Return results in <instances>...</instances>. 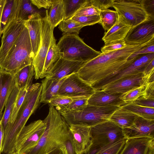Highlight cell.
<instances>
[{"mask_svg":"<svg viewBox=\"0 0 154 154\" xmlns=\"http://www.w3.org/2000/svg\"><path fill=\"white\" fill-rule=\"evenodd\" d=\"M153 40L142 44L127 45L125 48L100 54L83 64L76 74L92 86L105 78L127 67L137 57L128 61L134 52Z\"/></svg>","mask_w":154,"mask_h":154,"instance_id":"obj_1","label":"cell"},{"mask_svg":"<svg viewBox=\"0 0 154 154\" xmlns=\"http://www.w3.org/2000/svg\"><path fill=\"white\" fill-rule=\"evenodd\" d=\"M42 89L41 83H38L32 85L28 90L15 121L4 134L2 153L10 154L13 151L21 131L40 105Z\"/></svg>","mask_w":154,"mask_h":154,"instance_id":"obj_2","label":"cell"},{"mask_svg":"<svg viewBox=\"0 0 154 154\" xmlns=\"http://www.w3.org/2000/svg\"><path fill=\"white\" fill-rule=\"evenodd\" d=\"M45 130L37 145L27 154H46L63 145L69 133V125L55 107L50 106L43 120Z\"/></svg>","mask_w":154,"mask_h":154,"instance_id":"obj_3","label":"cell"},{"mask_svg":"<svg viewBox=\"0 0 154 154\" xmlns=\"http://www.w3.org/2000/svg\"><path fill=\"white\" fill-rule=\"evenodd\" d=\"M34 57L28 31L25 26L0 65V70L14 75L32 64Z\"/></svg>","mask_w":154,"mask_h":154,"instance_id":"obj_4","label":"cell"},{"mask_svg":"<svg viewBox=\"0 0 154 154\" xmlns=\"http://www.w3.org/2000/svg\"><path fill=\"white\" fill-rule=\"evenodd\" d=\"M121 106H97L88 104L76 111H58L69 125L83 124L91 127L109 120L113 113Z\"/></svg>","mask_w":154,"mask_h":154,"instance_id":"obj_5","label":"cell"},{"mask_svg":"<svg viewBox=\"0 0 154 154\" xmlns=\"http://www.w3.org/2000/svg\"><path fill=\"white\" fill-rule=\"evenodd\" d=\"M57 45L60 57L70 60L86 62L101 53L87 45L76 34L63 35Z\"/></svg>","mask_w":154,"mask_h":154,"instance_id":"obj_6","label":"cell"},{"mask_svg":"<svg viewBox=\"0 0 154 154\" xmlns=\"http://www.w3.org/2000/svg\"><path fill=\"white\" fill-rule=\"evenodd\" d=\"M90 134L91 144L90 148L100 150L126 139L122 129L109 120L90 127Z\"/></svg>","mask_w":154,"mask_h":154,"instance_id":"obj_7","label":"cell"},{"mask_svg":"<svg viewBox=\"0 0 154 154\" xmlns=\"http://www.w3.org/2000/svg\"><path fill=\"white\" fill-rule=\"evenodd\" d=\"M112 7L118 14V20L131 27L149 17L141 0H114Z\"/></svg>","mask_w":154,"mask_h":154,"instance_id":"obj_8","label":"cell"},{"mask_svg":"<svg viewBox=\"0 0 154 154\" xmlns=\"http://www.w3.org/2000/svg\"><path fill=\"white\" fill-rule=\"evenodd\" d=\"M45 128V122L40 119L25 126L17 138L11 154H27L37 145Z\"/></svg>","mask_w":154,"mask_h":154,"instance_id":"obj_9","label":"cell"},{"mask_svg":"<svg viewBox=\"0 0 154 154\" xmlns=\"http://www.w3.org/2000/svg\"><path fill=\"white\" fill-rule=\"evenodd\" d=\"M54 29L50 24L48 12L45 11V16L42 19V33L40 45L38 51L33 59L32 64L36 79L43 78V70L46 57L48 51Z\"/></svg>","mask_w":154,"mask_h":154,"instance_id":"obj_10","label":"cell"},{"mask_svg":"<svg viewBox=\"0 0 154 154\" xmlns=\"http://www.w3.org/2000/svg\"><path fill=\"white\" fill-rule=\"evenodd\" d=\"M154 59V53L139 55L129 66L92 85L94 90H100L106 85L130 75L143 73L147 64Z\"/></svg>","mask_w":154,"mask_h":154,"instance_id":"obj_11","label":"cell"},{"mask_svg":"<svg viewBox=\"0 0 154 154\" xmlns=\"http://www.w3.org/2000/svg\"><path fill=\"white\" fill-rule=\"evenodd\" d=\"M154 39V18L149 17L145 21L131 27L125 41L127 45L142 44Z\"/></svg>","mask_w":154,"mask_h":154,"instance_id":"obj_12","label":"cell"},{"mask_svg":"<svg viewBox=\"0 0 154 154\" xmlns=\"http://www.w3.org/2000/svg\"><path fill=\"white\" fill-rule=\"evenodd\" d=\"M94 91L91 86L80 78L76 73H74L63 82L57 94L91 96Z\"/></svg>","mask_w":154,"mask_h":154,"instance_id":"obj_13","label":"cell"},{"mask_svg":"<svg viewBox=\"0 0 154 154\" xmlns=\"http://www.w3.org/2000/svg\"><path fill=\"white\" fill-rule=\"evenodd\" d=\"M69 128L76 154H84L91 144L90 127L83 124H71Z\"/></svg>","mask_w":154,"mask_h":154,"instance_id":"obj_14","label":"cell"},{"mask_svg":"<svg viewBox=\"0 0 154 154\" xmlns=\"http://www.w3.org/2000/svg\"><path fill=\"white\" fill-rule=\"evenodd\" d=\"M25 27L24 21L15 19L3 32L0 47V65Z\"/></svg>","mask_w":154,"mask_h":154,"instance_id":"obj_15","label":"cell"},{"mask_svg":"<svg viewBox=\"0 0 154 154\" xmlns=\"http://www.w3.org/2000/svg\"><path fill=\"white\" fill-rule=\"evenodd\" d=\"M147 80V77L140 73L116 81L101 90L109 93L122 94L134 88L146 85Z\"/></svg>","mask_w":154,"mask_h":154,"instance_id":"obj_16","label":"cell"},{"mask_svg":"<svg viewBox=\"0 0 154 154\" xmlns=\"http://www.w3.org/2000/svg\"><path fill=\"white\" fill-rule=\"evenodd\" d=\"M85 63L69 60L60 57L53 66L45 78L55 80L60 79L76 73Z\"/></svg>","mask_w":154,"mask_h":154,"instance_id":"obj_17","label":"cell"},{"mask_svg":"<svg viewBox=\"0 0 154 154\" xmlns=\"http://www.w3.org/2000/svg\"><path fill=\"white\" fill-rule=\"evenodd\" d=\"M122 129L126 139L143 137L154 138V120L137 116L131 126Z\"/></svg>","mask_w":154,"mask_h":154,"instance_id":"obj_18","label":"cell"},{"mask_svg":"<svg viewBox=\"0 0 154 154\" xmlns=\"http://www.w3.org/2000/svg\"><path fill=\"white\" fill-rule=\"evenodd\" d=\"M42 17L39 13L29 16L24 21L28 29L34 57L37 54L41 43Z\"/></svg>","mask_w":154,"mask_h":154,"instance_id":"obj_19","label":"cell"},{"mask_svg":"<svg viewBox=\"0 0 154 154\" xmlns=\"http://www.w3.org/2000/svg\"><path fill=\"white\" fill-rule=\"evenodd\" d=\"M122 94L109 93L102 90H95L94 93L88 98V104L101 106H122L128 103L120 99Z\"/></svg>","mask_w":154,"mask_h":154,"instance_id":"obj_20","label":"cell"},{"mask_svg":"<svg viewBox=\"0 0 154 154\" xmlns=\"http://www.w3.org/2000/svg\"><path fill=\"white\" fill-rule=\"evenodd\" d=\"M154 139L149 137L127 139L119 154H146Z\"/></svg>","mask_w":154,"mask_h":154,"instance_id":"obj_21","label":"cell"},{"mask_svg":"<svg viewBox=\"0 0 154 154\" xmlns=\"http://www.w3.org/2000/svg\"><path fill=\"white\" fill-rule=\"evenodd\" d=\"M16 86L14 75L0 70V122L6 103Z\"/></svg>","mask_w":154,"mask_h":154,"instance_id":"obj_22","label":"cell"},{"mask_svg":"<svg viewBox=\"0 0 154 154\" xmlns=\"http://www.w3.org/2000/svg\"><path fill=\"white\" fill-rule=\"evenodd\" d=\"M69 76L58 80L46 78L43 79L41 83L42 89L40 103H48L53 97L58 94L62 83Z\"/></svg>","mask_w":154,"mask_h":154,"instance_id":"obj_23","label":"cell"},{"mask_svg":"<svg viewBox=\"0 0 154 154\" xmlns=\"http://www.w3.org/2000/svg\"><path fill=\"white\" fill-rule=\"evenodd\" d=\"M16 86L19 90L28 89L32 85L34 70L32 64L23 68L14 75Z\"/></svg>","mask_w":154,"mask_h":154,"instance_id":"obj_24","label":"cell"},{"mask_svg":"<svg viewBox=\"0 0 154 154\" xmlns=\"http://www.w3.org/2000/svg\"><path fill=\"white\" fill-rule=\"evenodd\" d=\"M137 116L121 106L113 113L109 120L123 129L131 126Z\"/></svg>","mask_w":154,"mask_h":154,"instance_id":"obj_25","label":"cell"},{"mask_svg":"<svg viewBox=\"0 0 154 154\" xmlns=\"http://www.w3.org/2000/svg\"><path fill=\"white\" fill-rule=\"evenodd\" d=\"M131 27L118 20L110 29L105 32L102 39L105 44L112 41L124 40Z\"/></svg>","mask_w":154,"mask_h":154,"instance_id":"obj_26","label":"cell"},{"mask_svg":"<svg viewBox=\"0 0 154 154\" xmlns=\"http://www.w3.org/2000/svg\"><path fill=\"white\" fill-rule=\"evenodd\" d=\"M18 0H6L1 17V30L2 34L14 20L16 19Z\"/></svg>","mask_w":154,"mask_h":154,"instance_id":"obj_27","label":"cell"},{"mask_svg":"<svg viewBox=\"0 0 154 154\" xmlns=\"http://www.w3.org/2000/svg\"><path fill=\"white\" fill-rule=\"evenodd\" d=\"M48 19L51 27L54 29L64 19L63 0H54L48 13Z\"/></svg>","mask_w":154,"mask_h":154,"instance_id":"obj_28","label":"cell"},{"mask_svg":"<svg viewBox=\"0 0 154 154\" xmlns=\"http://www.w3.org/2000/svg\"><path fill=\"white\" fill-rule=\"evenodd\" d=\"M60 57V54L53 34L45 59L43 70L44 77H45L53 66Z\"/></svg>","mask_w":154,"mask_h":154,"instance_id":"obj_29","label":"cell"},{"mask_svg":"<svg viewBox=\"0 0 154 154\" xmlns=\"http://www.w3.org/2000/svg\"><path fill=\"white\" fill-rule=\"evenodd\" d=\"M31 0H18L16 20L24 21L32 15L40 12L33 6Z\"/></svg>","mask_w":154,"mask_h":154,"instance_id":"obj_30","label":"cell"},{"mask_svg":"<svg viewBox=\"0 0 154 154\" xmlns=\"http://www.w3.org/2000/svg\"><path fill=\"white\" fill-rule=\"evenodd\" d=\"M19 91L16 86L11 94L5 104L4 112L1 121L4 133L8 126L15 101Z\"/></svg>","mask_w":154,"mask_h":154,"instance_id":"obj_31","label":"cell"},{"mask_svg":"<svg viewBox=\"0 0 154 154\" xmlns=\"http://www.w3.org/2000/svg\"><path fill=\"white\" fill-rule=\"evenodd\" d=\"M90 96L57 94L53 97L48 104L49 106L55 107L56 109L58 110L64 108L74 100L82 98H89Z\"/></svg>","mask_w":154,"mask_h":154,"instance_id":"obj_32","label":"cell"},{"mask_svg":"<svg viewBox=\"0 0 154 154\" xmlns=\"http://www.w3.org/2000/svg\"><path fill=\"white\" fill-rule=\"evenodd\" d=\"M122 107L137 116L146 119L154 120V108L142 106L133 103H128Z\"/></svg>","mask_w":154,"mask_h":154,"instance_id":"obj_33","label":"cell"},{"mask_svg":"<svg viewBox=\"0 0 154 154\" xmlns=\"http://www.w3.org/2000/svg\"><path fill=\"white\" fill-rule=\"evenodd\" d=\"M99 23L105 32L110 29L117 22L118 20V14L116 11L107 9L100 11Z\"/></svg>","mask_w":154,"mask_h":154,"instance_id":"obj_34","label":"cell"},{"mask_svg":"<svg viewBox=\"0 0 154 154\" xmlns=\"http://www.w3.org/2000/svg\"><path fill=\"white\" fill-rule=\"evenodd\" d=\"M64 19L71 18L81 8L85 6L89 0H63Z\"/></svg>","mask_w":154,"mask_h":154,"instance_id":"obj_35","label":"cell"},{"mask_svg":"<svg viewBox=\"0 0 154 154\" xmlns=\"http://www.w3.org/2000/svg\"><path fill=\"white\" fill-rule=\"evenodd\" d=\"M58 28L63 32V35L69 34L78 35L84 26L71 19H64L59 24Z\"/></svg>","mask_w":154,"mask_h":154,"instance_id":"obj_36","label":"cell"},{"mask_svg":"<svg viewBox=\"0 0 154 154\" xmlns=\"http://www.w3.org/2000/svg\"><path fill=\"white\" fill-rule=\"evenodd\" d=\"M146 85L134 88L122 94L120 99L127 103L133 102L143 95Z\"/></svg>","mask_w":154,"mask_h":154,"instance_id":"obj_37","label":"cell"},{"mask_svg":"<svg viewBox=\"0 0 154 154\" xmlns=\"http://www.w3.org/2000/svg\"><path fill=\"white\" fill-rule=\"evenodd\" d=\"M28 90L24 89L19 90L10 118L9 124L6 131L12 125L15 121L24 101Z\"/></svg>","mask_w":154,"mask_h":154,"instance_id":"obj_38","label":"cell"},{"mask_svg":"<svg viewBox=\"0 0 154 154\" xmlns=\"http://www.w3.org/2000/svg\"><path fill=\"white\" fill-rule=\"evenodd\" d=\"M127 45L124 40L115 41L105 43L101 49V53H107L125 48Z\"/></svg>","mask_w":154,"mask_h":154,"instance_id":"obj_39","label":"cell"},{"mask_svg":"<svg viewBox=\"0 0 154 154\" xmlns=\"http://www.w3.org/2000/svg\"><path fill=\"white\" fill-rule=\"evenodd\" d=\"M70 19L77 22L84 26L99 23L100 20L99 15H98L79 17L73 16Z\"/></svg>","mask_w":154,"mask_h":154,"instance_id":"obj_40","label":"cell"},{"mask_svg":"<svg viewBox=\"0 0 154 154\" xmlns=\"http://www.w3.org/2000/svg\"><path fill=\"white\" fill-rule=\"evenodd\" d=\"M127 139H123L104 148L96 154H119Z\"/></svg>","mask_w":154,"mask_h":154,"instance_id":"obj_41","label":"cell"},{"mask_svg":"<svg viewBox=\"0 0 154 154\" xmlns=\"http://www.w3.org/2000/svg\"><path fill=\"white\" fill-rule=\"evenodd\" d=\"M89 98H85L76 100L64 108L57 110L76 111L81 110L88 104V100Z\"/></svg>","mask_w":154,"mask_h":154,"instance_id":"obj_42","label":"cell"},{"mask_svg":"<svg viewBox=\"0 0 154 154\" xmlns=\"http://www.w3.org/2000/svg\"><path fill=\"white\" fill-rule=\"evenodd\" d=\"M100 10L90 4V0L87 5L79 10L73 16H88L99 15Z\"/></svg>","mask_w":154,"mask_h":154,"instance_id":"obj_43","label":"cell"},{"mask_svg":"<svg viewBox=\"0 0 154 154\" xmlns=\"http://www.w3.org/2000/svg\"><path fill=\"white\" fill-rule=\"evenodd\" d=\"M154 53V41L143 47L132 54L128 58V61L132 60L139 55Z\"/></svg>","mask_w":154,"mask_h":154,"instance_id":"obj_44","label":"cell"},{"mask_svg":"<svg viewBox=\"0 0 154 154\" xmlns=\"http://www.w3.org/2000/svg\"><path fill=\"white\" fill-rule=\"evenodd\" d=\"M114 0H90V4L100 11L104 10L112 7Z\"/></svg>","mask_w":154,"mask_h":154,"instance_id":"obj_45","label":"cell"},{"mask_svg":"<svg viewBox=\"0 0 154 154\" xmlns=\"http://www.w3.org/2000/svg\"><path fill=\"white\" fill-rule=\"evenodd\" d=\"M60 149L64 154H76L73 147L72 137L69 131L67 138Z\"/></svg>","mask_w":154,"mask_h":154,"instance_id":"obj_46","label":"cell"},{"mask_svg":"<svg viewBox=\"0 0 154 154\" xmlns=\"http://www.w3.org/2000/svg\"><path fill=\"white\" fill-rule=\"evenodd\" d=\"M132 103L142 106L154 108V99L153 98H145L142 96Z\"/></svg>","mask_w":154,"mask_h":154,"instance_id":"obj_47","label":"cell"},{"mask_svg":"<svg viewBox=\"0 0 154 154\" xmlns=\"http://www.w3.org/2000/svg\"><path fill=\"white\" fill-rule=\"evenodd\" d=\"M141 2L149 17L154 18V0H141Z\"/></svg>","mask_w":154,"mask_h":154,"instance_id":"obj_48","label":"cell"},{"mask_svg":"<svg viewBox=\"0 0 154 154\" xmlns=\"http://www.w3.org/2000/svg\"><path fill=\"white\" fill-rule=\"evenodd\" d=\"M32 4L40 9L43 8L49 9L53 3L54 0H31Z\"/></svg>","mask_w":154,"mask_h":154,"instance_id":"obj_49","label":"cell"},{"mask_svg":"<svg viewBox=\"0 0 154 154\" xmlns=\"http://www.w3.org/2000/svg\"><path fill=\"white\" fill-rule=\"evenodd\" d=\"M142 96L145 98L154 99V82L146 83Z\"/></svg>","mask_w":154,"mask_h":154,"instance_id":"obj_50","label":"cell"},{"mask_svg":"<svg viewBox=\"0 0 154 154\" xmlns=\"http://www.w3.org/2000/svg\"><path fill=\"white\" fill-rule=\"evenodd\" d=\"M154 72V59L146 66L143 72L145 76L147 77Z\"/></svg>","mask_w":154,"mask_h":154,"instance_id":"obj_51","label":"cell"},{"mask_svg":"<svg viewBox=\"0 0 154 154\" xmlns=\"http://www.w3.org/2000/svg\"><path fill=\"white\" fill-rule=\"evenodd\" d=\"M4 132L1 122H0V154L2 153Z\"/></svg>","mask_w":154,"mask_h":154,"instance_id":"obj_52","label":"cell"},{"mask_svg":"<svg viewBox=\"0 0 154 154\" xmlns=\"http://www.w3.org/2000/svg\"><path fill=\"white\" fill-rule=\"evenodd\" d=\"M6 0H0V38L2 34L1 30V20L2 11Z\"/></svg>","mask_w":154,"mask_h":154,"instance_id":"obj_53","label":"cell"},{"mask_svg":"<svg viewBox=\"0 0 154 154\" xmlns=\"http://www.w3.org/2000/svg\"><path fill=\"white\" fill-rule=\"evenodd\" d=\"M146 154H154V139L151 142Z\"/></svg>","mask_w":154,"mask_h":154,"instance_id":"obj_54","label":"cell"},{"mask_svg":"<svg viewBox=\"0 0 154 154\" xmlns=\"http://www.w3.org/2000/svg\"><path fill=\"white\" fill-rule=\"evenodd\" d=\"M46 154H64L62 150L59 148H57Z\"/></svg>","mask_w":154,"mask_h":154,"instance_id":"obj_55","label":"cell"}]
</instances>
